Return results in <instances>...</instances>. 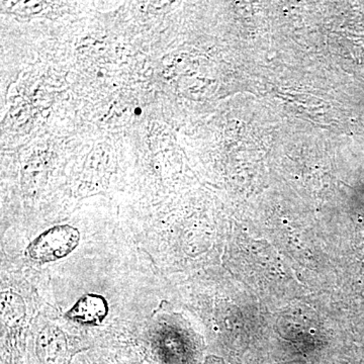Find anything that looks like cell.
<instances>
[{
    "mask_svg": "<svg viewBox=\"0 0 364 364\" xmlns=\"http://www.w3.org/2000/svg\"><path fill=\"white\" fill-rule=\"evenodd\" d=\"M80 234L70 225H60L47 230L28 245V255L39 263L53 262L66 257L76 247Z\"/></svg>",
    "mask_w": 364,
    "mask_h": 364,
    "instance_id": "obj_1",
    "label": "cell"
},
{
    "mask_svg": "<svg viewBox=\"0 0 364 364\" xmlns=\"http://www.w3.org/2000/svg\"><path fill=\"white\" fill-rule=\"evenodd\" d=\"M107 305L102 296L97 294H86L79 299L75 306L69 311L67 316L72 320L85 324H97L102 322L107 314Z\"/></svg>",
    "mask_w": 364,
    "mask_h": 364,
    "instance_id": "obj_2",
    "label": "cell"
}]
</instances>
